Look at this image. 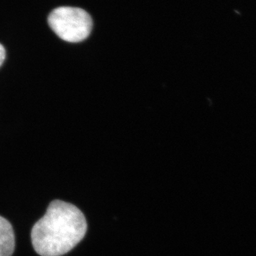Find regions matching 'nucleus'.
Segmentation results:
<instances>
[{
  "mask_svg": "<svg viewBox=\"0 0 256 256\" xmlns=\"http://www.w3.org/2000/svg\"><path fill=\"white\" fill-rule=\"evenodd\" d=\"M5 57H6V52H5L4 47L0 44V66L2 65Z\"/></svg>",
  "mask_w": 256,
  "mask_h": 256,
  "instance_id": "obj_4",
  "label": "nucleus"
},
{
  "mask_svg": "<svg viewBox=\"0 0 256 256\" xmlns=\"http://www.w3.org/2000/svg\"><path fill=\"white\" fill-rule=\"evenodd\" d=\"M48 22L57 36L70 43L85 40L92 28V16L87 12L69 6H62L52 11Z\"/></svg>",
  "mask_w": 256,
  "mask_h": 256,
  "instance_id": "obj_2",
  "label": "nucleus"
},
{
  "mask_svg": "<svg viewBox=\"0 0 256 256\" xmlns=\"http://www.w3.org/2000/svg\"><path fill=\"white\" fill-rule=\"evenodd\" d=\"M15 238L12 226L0 216V256H11L14 250Z\"/></svg>",
  "mask_w": 256,
  "mask_h": 256,
  "instance_id": "obj_3",
  "label": "nucleus"
},
{
  "mask_svg": "<svg viewBox=\"0 0 256 256\" xmlns=\"http://www.w3.org/2000/svg\"><path fill=\"white\" fill-rule=\"evenodd\" d=\"M86 230V220L82 210L72 204L55 200L34 226L32 245L38 255L60 256L72 250Z\"/></svg>",
  "mask_w": 256,
  "mask_h": 256,
  "instance_id": "obj_1",
  "label": "nucleus"
}]
</instances>
